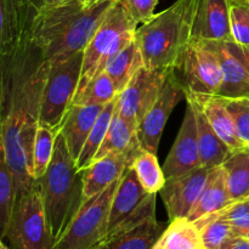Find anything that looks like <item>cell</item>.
Segmentation results:
<instances>
[{
  "instance_id": "cell-13",
  "label": "cell",
  "mask_w": 249,
  "mask_h": 249,
  "mask_svg": "<svg viewBox=\"0 0 249 249\" xmlns=\"http://www.w3.org/2000/svg\"><path fill=\"white\" fill-rule=\"evenodd\" d=\"M202 167L199 160L197 123L194 108L187 102L186 113L172 150L164 162L165 179L179 177Z\"/></svg>"
},
{
  "instance_id": "cell-32",
  "label": "cell",
  "mask_w": 249,
  "mask_h": 249,
  "mask_svg": "<svg viewBox=\"0 0 249 249\" xmlns=\"http://www.w3.org/2000/svg\"><path fill=\"white\" fill-rule=\"evenodd\" d=\"M57 131L46 126L39 125L36 130L33 143V179L38 180L48 170L49 164L53 160L55 141L57 138Z\"/></svg>"
},
{
  "instance_id": "cell-28",
  "label": "cell",
  "mask_w": 249,
  "mask_h": 249,
  "mask_svg": "<svg viewBox=\"0 0 249 249\" xmlns=\"http://www.w3.org/2000/svg\"><path fill=\"white\" fill-rule=\"evenodd\" d=\"M16 202V185L14 174L10 168L2 142L1 126H0V238L6 235L10 218Z\"/></svg>"
},
{
  "instance_id": "cell-27",
  "label": "cell",
  "mask_w": 249,
  "mask_h": 249,
  "mask_svg": "<svg viewBox=\"0 0 249 249\" xmlns=\"http://www.w3.org/2000/svg\"><path fill=\"white\" fill-rule=\"evenodd\" d=\"M232 202L249 197V147L236 151L221 165Z\"/></svg>"
},
{
  "instance_id": "cell-9",
  "label": "cell",
  "mask_w": 249,
  "mask_h": 249,
  "mask_svg": "<svg viewBox=\"0 0 249 249\" xmlns=\"http://www.w3.org/2000/svg\"><path fill=\"white\" fill-rule=\"evenodd\" d=\"M172 70L142 67L117 97L116 111L138 129L139 124L157 100L168 73Z\"/></svg>"
},
{
  "instance_id": "cell-34",
  "label": "cell",
  "mask_w": 249,
  "mask_h": 249,
  "mask_svg": "<svg viewBox=\"0 0 249 249\" xmlns=\"http://www.w3.org/2000/svg\"><path fill=\"white\" fill-rule=\"evenodd\" d=\"M230 31L231 41L249 45V0H230Z\"/></svg>"
},
{
  "instance_id": "cell-21",
  "label": "cell",
  "mask_w": 249,
  "mask_h": 249,
  "mask_svg": "<svg viewBox=\"0 0 249 249\" xmlns=\"http://www.w3.org/2000/svg\"><path fill=\"white\" fill-rule=\"evenodd\" d=\"M164 229L155 216L139 225L112 231L96 249H152Z\"/></svg>"
},
{
  "instance_id": "cell-4",
  "label": "cell",
  "mask_w": 249,
  "mask_h": 249,
  "mask_svg": "<svg viewBox=\"0 0 249 249\" xmlns=\"http://www.w3.org/2000/svg\"><path fill=\"white\" fill-rule=\"evenodd\" d=\"M38 182L49 229L56 245L84 203L82 172L78 170L61 133L56 138L48 170L39 178Z\"/></svg>"
},
{
  "instance_id": "cell-16",
  "label": "cell",
  "mask_w": 249,
  "mask_h": 249,
  "mask_svg": "<svg viewBox=\"0 0 249 249\" xmlns=\"http://www.w3.org/2000/svg\"><path fill=\"white\" fill-rule=\"evenodd\" d=\"M139 148H136L133 152L109 153L100 160H94L91 164L80 170L83 178V199L84 202L101 194L114 181L121 179L126 168L130 165L131 160L139 151Z\"/></svg>"
},
{
  "instance_id": "cell-33",
  "label": "cell",
  "mask_w": 249,
  "mask_h": 249,
  "mask_svg": "<svg viewBox=\"0 0 249 249\" xmlns=\"http://www.w3.org/2000/svg\"><path fill=\"white\" fill-rule=\"evenodd\" d=\"M118 96L116 87L106 72L95 75L79 95L74 97L73 104L78 105H107Z\"/></svg>"
},
{
  "instance_id": "cell-18",
  "label": "cell",
  "mask_w": 249,
  "mask_h": 249,
  "mask_svg": "<svg viewBox=\"0 0 249 249\" xmlns=\"http://www.w3.org/2000/svg\"><path fill=\"white\" fill-rule=\"evenodd\" d=\"M106 106V105H105ZM104 105L73 104L65 117L60 133L65 138L70 153L77 162L85 140L94 126Z\"/></svg>"
},
{
  "instance_id": "cell-39",
  "label": "cell",
  "mask_w": 249,
  "mask_h": 249,
  "mask_svg": "<svg viewBox=\"0 0 249 249\" xmlns=\"http://www.w3.org/2000/svg\"><path fill=\"white\" fill-rule=\"evenodd\" d=\"M224 43H225L226 48L230 50V53L241 61V63L245 66L249 73V45H240L233 41H224Z\"/></svg>"
},
{
  "instance_id": "cell-23",
  "label": "cell",
  "mask_w": 249,
  "mask_h": 249,
  "mask_svg": "<svg viewBox=\"0 0 249 249\" xmlns=\"http://www.w3.org/2000/svg\"><path fill=\"white\" fill-rule=\"evenodd\" d=\"M230 203H232V199L229 194L225 173L221 165L215 167L209 175L206 186L191 213L187 216V220L195 223L204 216L221 211Z\"/></svg>"
},
{
  "instance_id": "cell-3",
  "label": "cell",
  "mask_w": 249,
  "mask_h": 249,
  "mask_svg": "<svg viewBox=\"0 0 249 249\" xmlns=\"http://www.w3.org/2000/svg\"><path fill=\"white\" fill-rule=\"evenodd\" d=\"M195 0H177L135 32L143 66L151 70H180L192 41Z\"/></svg>"
},
{
  "instance_id": "cell-11",
  "label": "cell",
  "mask_w": 249,
  "mask_h": 249,
  "mask_svg": "<svg viewBox=\"0 0 249 249\" xmlns=\"http://www.w3.org/2000/svg\"><path fill=\"white\" fill-rule=\"evenodd\" d=\"M185 97L182 80L175 74V70L168 73L157 100L138 126V140L142 148L157 155L163 129L173 109Z\"/></svg>"
},
{
  "instance_id": "cell-43",
  "label": "cell",
  "mask_w": 249,
  "mask_h": 249,
  "mask_svg": "<svg viewBox=\"0 0 249 249\" xmlns=\"http://www.w3.org/2000/svg\"><path fill=\"white\" fill-rule=\"evenodd\" d=\"M0 249H11V248H10L9 246L4 242V240H1V238H0Z\"/></svg>"
},
{
  "instance_id": "cell-10",
  "label": "cell",
  "mask_w": 249,
  "mask_h": 249,
  "mask_svg": "<svg viewBox=\"0 0 249 249\" xmlns=\"http://www.w3.org/2000/svg\"><path fill=\"white\" fill-rule=\"evenodd\" d=\"M180 70L185 91L218 96L221 87V71L215 53L204 40L192 39Z\"/></svg>"
},
{
  "instance_id": "cell-30",
  "label": "cell",
  "mask_w": 249,
  "mask_h": 249,
  "mask_svg": "<svg viewBox=\"0 0 249 249\" xmlns=\"http://www.w3.org/2000/svg\"><path fill=\"white\" fill-rule=\"evenodd\" d=\"M117 97L114 100H112L111 102H108V104L102 108L101 113L97 117L94 126H92V129L90 130L89 135H88L87 140H85L84 142V146H83L82 151H80L79 157H78L77 162H75L78 170H83L94 160L95 155L97 153L102 141H104L105 136H106L109 123H111L114 111H116Z\"/></svg>"
},
{
  "instance_id": "cell-38",
  "label": "cell",
  "mask_w": 249,
  "mask_h": 249,
  "mask_svg": "<svg viewBox=\"0 0 249 249\" xmlns=\"http://www.w3.org/2000/svg\"><path fill=\"white\" fill-rule=\"evenodd\" d=\"M68 1H71V0H21L22 5L26 9V11L28 12L31 18L34 14L41 11V10L49 9V7L56 6V5L65 4V2Z\"/></svg>"
},
{
  "instance_id": "cell-20",
  "label": "cell",
  "mask_w": 249,
  "mask_h": 249,
  "mask_svg": "<svg viewBox=\"0 0 249 249\" xmlns=\"http://www.w3.org/2000/svg\"><path fill=\"white\" fill-rule=\"evenodd\" d=\"M185 99L192 100L198 105L214 131L233 152L246 148L236 134L232 118L229 114L221 97L185 91Z\"/></svg>"
},
{
  "instance_id": "cell-19",
  "label": "cell",
  "mask_w": 249,
  "mask_h": 249,
  "mask_svg": "<svg viewBox=\"0 0 249 249\" xmlns=\"http://www.w3.org/2000/svg\"><path fill=\"white\" fill-rule=\"evenodd\" d=\"M206 41V40H204ZM215 53L221 71L219 97H249V73L224 41H206Z\"/></svg>"
},
{
  "instance_id": "cell-1",
  "label": "cell",
  "mask_w": 249,
  "mask_h": 249,
  "mask_svg": "<svg viewBox=\"0 0 249 249\" xmlns=\"http://www.w3.org/2000/svg\"><path fill=\"white\" fill-rule=\"evenodd\" d=\"M26 44L11 58L0 62L7 85V102L1 123V135L7 162L12 170L17 195L32 186L33 143L39 126L41 95L48 77L49 62L40 58L27 70Z\"/></svg>"
},
{
  "instance_id": "cell-35",
  "label": "cell",
  "mask_w": 249,
  "mask_h": 249,
  "mask_svg": "<svg viewBox=\"0 0 249 249\" xmlns=\"http://www.w3.org/2000/svg\"><path fill=\"white\" fill-rule=\"evenodd\" d=\"M235 125L236 134L249 147V97H221Z\"/></svg>"
},
{
  "instance_id": "cell-42",
  "label": "cell",
  "mask_w": 249,
  "mask_h": 249,
  "mask_svg": "<svg viewBox=\"0 0 249 249\" xmlns=\"http://www.w3.org/2000/svg\"><path fill=\"white\" fill-rule=\"evenodd\" d=\"M97 1H100V0H82V2L85 5V6H90V5H94V4H96Z\"/></svg>"
},
{
  "instance_id": "cell-37",
  "label": "cell",
  "mask_w": 249,
  "mask_h": 249,
  "mask_svg": "<svg viewBox=\"0 0 249 249\" xmlns=\"http://www.w3.org/2000/svg\"><path fill=\"white\" fill-rule=\"evenodd\" d=\"M134 21L140 26L155 16V9L160 0H124Z\"/></svg>"
},
{
  "instance_id": "cell-36",
  "label": "cell",
  "mask_w": 249,
  "mask_h": 249,
  "mask_svg": "<svg viewBox=\"0 0 249 249\" xmlns=\"http://www.w3.org/2000/svg\"><path fill=\"white\" fill-rule=\"evenodd\" d=\"M216 214L228 221L233 235L249 240V198L232 202Z\"/></svg>"
},
{
  "instance_id": "cell-26",
  "label": "cell",
  "mask_w": 249,
  "mask_h": 249,
  "mask_svg": "<svg viewBox=\"0 0 249 249\" xmlns=\"http://www.w3.org/2000/svg\"><path fill=\"white\" fill-rule=\"evenodd\" d=\"M152 249H203L199 230L187 219L170 221Z\"/></svg>"
},
{
  "instance_id": "cell-14",
  "label": "cell",
  "mask_w": 249,
  "mask_h": 249,
  "mask_svg": "<svg viewBox=\"0 0 249 249\" xmlns=\"http://www.w3.org/2000/svg\"><path fill=\"white\" fill-rule=\"evenodd\" d=\"M192 38L231 41L230 0H195Z\"/></svg>"
},
{
  "instance_id": "cell-25",
  "label": "cell",
  "mask_w": 249,
  "mask_h": 249,
  "mask_svg": "<svg viewBox=\"0 0 249 249\" xmlns=\"http://www.w3.org/2000/svg\"><path fill=\"white\" fill-rule=\"evenodd\" d=\"M142 66V56L134 38V40H131L109 61L104 72H106L111 78L119 95V92L129 84L131 78Z\"/></svg>"
},
{
  "instance_id": "cell-2",
  "label": "cell",
  "mask_w": 249,
  "mask_h": 249,
  "mask_svg": "<svg viewBox=\"0 0 249 249\" xmlns=\"http://www.w3.org/2000/svg\"><path fill=\"white\" fill-rule=\"evenodd\" d=\"M117 0H100L85 6L82 0L44 9L32 16L27 40L43 60L67 58L83 51Z\"/></svg>"
},
{
  "instance_id": "cell-45",
  "label": "cell",
  "mask_w": 249,
  "mask_h": 249,
  "mask_svg": "<svg viewBox=\"0 0 249 249\" xmlns=\"http://www.w3.org/2000/svg\"><path fill=\"white\" fill-rule=\"evenodd\" d=\"M203 249H204V248H203Z\"/></svg>"
},
{
  "instance_id": "cell-17",
  "label": "cell",
  "mask_w": 249,
  "mask_h": 249,
  "mask_svg": "<svg viewBox=\"0 0 249 249\" xmlns=\"http://www.w3.org/2000/svg\"><path fill=\"white\" fill-rule=\"evenodd\" d=\"M150 195L152 194H147L143 190L136 177L135 170L129 165L119 179L118 186L112 199L107 233L118 226L122 221L133 215L145 203Z\"/></svg>"
},
{
  "instance_id": "cell-12",
  "label": "cell",
  "mask_w": 249,
  "mask_h": 249,
  "mask_svg": "<svg viewBox=\"0 0 249 249\" xmlns=\"http://www.w3.org/2000/svg\"><path fill=\"white\" fill-rule=\"evenodd\" d=\"M213 169L199 167L184 175L165 179L160 195L167 209L169 221L187 219Z\"/></svg>"
},
{
  "instance_id": "cell-24",
  "label": "cell",
  "mask_w": 249,
  "mask_h": 249,
  "mask_svg": "<svg viewBox=\"0 0 249 249\" xmlns=\"http://www.w3.org/2000/svg\"><path fill=\"white\" fill-rule=\"evenodd\" d=\"M139 147H141V146L138 140L136 126H134L126 119H124L118 112L114 111L108 130H107L106 136H105L99 151L95 155L94 160H100V158L105 157L109 153L133 152Z\"/></svg>"
},
{
  "instance_id": "cell-41",
  "label": "cell",
  "mask_w": 249,
  "mask_h": 249,
  "mask_svg": "<svg viewBox=\"0 0 249 249\" xmlns=\"http://www.w3.org/2000/svg\"><path fill=\"white\" fill-rule=\"evenodd\" d=\"M220 249H249V240L240 236H232L224 243Z\"/></svg>"
},
{
  "instance_id": "cell-7",
  "label": "cell",
  "mask_w": 249,
  "mask_h": 249,
  "mask_svg": "<svg viewBox=\"0 0 249 249\" xmlns=\"http://www.w3.org/2000/svg\"><path fill=\"white\" fill-rule=\"evenodd\" d=\"M83 53L84 50L62 60L48 61L49 71L41 95L39 125L60 133L79 84Z\"/></svg>"
},
{
  "instance_id": "cell-5",
  "label": "cell",
  "mask_w": 249,
  "mask_h": 249,
  "mask_svg": "<svg viewBox=\"0 0 249 249\" xmlns=\"http://www.w3.org/2000/svg\"><path fill=\"white\" fill-rule=\"evenodd\" d=\"M138 27L139 24L131 17L125 1L117 0L85 46L82 73L75 96L84 90L95 75L106 70L109 61L122 49L134 40Z\"/></svg>"
},
{
  "instance_id": "cell-31",
  "label": "cell",
  "mask_w": 249,
  "mask_h": 249,
  "mask_svg": "<svg viewBox=\"0 0 249 249\" xmlns=\"http://www.w3.org/2000/svg\"><path fill=\"white\" fill-rule=\"evenodd\" d=\"M194 224L199 230L204 249H220L229 238L235 236L228 221L216 213L204 216Z\"/></svg>"
},
{
  "instance_id": "cell-44",
  "label": "cell",
  "mask_w": 249,
  "mask_h": 249,
  "mask_svg": "<svg viewBox=\"0 0 249 249\" xmlns=\"http://www.w3.org/2000/svg\"><path fill=\"white\" fill-rule=\"evenodd\" d=\"M248 198H249V197H248Z\"/></svg>"
},
{
  "instance_id": "cell-15",
  "label": "cell",
  "mask_w": 249,
  "mask_h": 249,
  "mask_svg": "<svg viewBox=\"0 0 249 249\" xmlns=\"http://www.w3.org/2000/svg\"><path fill=\"white\" fill-rule=\"evenodd\" d=\"M29 21L21 0H0V62L11 58L28 44Z\"/></svg>"
},
{
  "instance_id": "cell-40",
  "label": "cell",
  "mask_w": 249,
  "mask_h": 249,
  "mask_svg": "<svg viewBox=\"0 0 249 249\" xmlns=\"http://www.w3.org/2000/svg\"><path fill=\"white\" fill-rule=\"evenodd\" d=\"M7 102V85L6 79H5L4 72L0 67V126H1L2 119H4L5 109H6Z\"/></svg>"
},
{
  "instance_id": "cell-29",
  "label": "cell",
  "mask_w": 249,
  "mask_h": 249,
  "mask_svg": "<svg viewBox=\"0 0 249 249\" xmlns=\"http://www.w3.org/2000/svg\"><path fill=\"white\" fill-rule=\"evenodd\" d=\"M130 167L135 170L141 186L147 194H160L164 186L165 175L155 153L140 147L131 160Z\"/></svg>"
},
{
  "instance_id": "cell-6",
  "label": "cell",
  "mask_w": 249,
  "mask_h": 249,
  "mask_svg": "<svg viewBox=\"0 0 249 249\" xmlns=\"http://www.w3.org/2000/svg\"><path fill=\"white\" fill-rule=\"evenodd\" d=\"M4 241L11 249H55L38 180L17 195Z\"/></svg>"
},
{
  "instance_id": "cell-22",
  "label": "cell",
  "mask_w": 249,
  "mask_h": 249,
  "mask_svg": "<svg viewBox=\"0 0 249 249\" xmlns=\"http://www.w3.org/2000/svg\"><path fill=\"white\" fill-rule=\"evenodd\" d=\"M186 101L191 104L196 116L197 140H198L201 165L209 168L220 167L232 156L233 151L214 131L198 105L190 99H186Z\"/></svg>"
},
{
  "instance_id": "cell-8",
  "label": "cell",
  "mask_w": 249,
  "mask_h": 249,
  "mask_svg": "<svg viewBox=\"0 0 249 249\" xmlns=\"http://www.w3.org/2000/svg\"><path fill=\"white\" fill-rule=\"evenodd\" d=\"M118 181L82 204L66 232L55 245V249H96L104 242Z\"/></svg>"
}]
</instances>
